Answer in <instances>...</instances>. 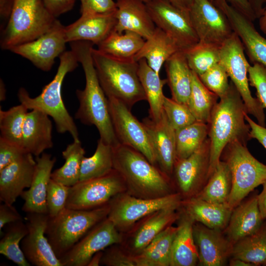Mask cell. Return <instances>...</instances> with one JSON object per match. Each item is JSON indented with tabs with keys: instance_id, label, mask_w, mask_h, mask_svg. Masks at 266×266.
I'll return each instance as SVG.
<instances>
[{
	"instance_id": "cell-33",
	"label": "cell",
	"mask_w": 266,
	"mask_h": 266,
	"mask_svg": "<svg viewBox=\"0 0 266 266\" xmlns=\"http://www.w3.org/2000/svg\"><path fill=\"white\" fill-rule=\"evenodd\" d=\"M177 226L170 225L159 233L139 254L133 256L136 266H170Z\"/></svg>"
},
{
	"instance_id": "cell-60",
	"label": "cell",
	"mask_w": 266,
	"mask_h": 266,
	"mask_svg": "<svg viewBox=\"0 0 266 266\" xmlns=\"http://www.w3.org/2000/svg\"><path fill=\"white\" fill-rule=\"evenodd\" d=\"M103 250L95 254L87 266H99L100 265Z\"/></svg>"
},
{
	"instance_id": "cell-58",
	"label": "cell",
	"mask_w": 266,
	"mask_h": 266,
	"mask_svg": "<svg viewBox=\"0 0 266 266\" xmlns=\"http://www.w3.org/2000/svg\"><path fill=\"white\" fill-rule=\"evenodd\" d=\"M250 5L258 19L264 11L266 0H249Z\"/></svg>"
},
{
	"instance_id": "cell-19",
	"label": "cell",
	"mask_w": 266,
	"mask_h": 266,
	"mask_svg": "<svg viewBox=\"0 0 266 266\" xmlns=\"http://www.w3.org/2000/svg\"><path fill=\"white\" fill-rule=\"evenodd\" d=\"M49 215L28 213V233L22 240L21 248L28 261L35 266H63L53 251L45 232Z\"/></svg>"
},
{
	"instance_id": "cell-11",
	"label": "cell",
	"mask_w": 266,
	"mask_h": 266,
	"mask_svg": "<svg viewBox=\"0 0 266 266\" xmlns=\"http://www.w3.org/2000/svg\"><path fill=\"white\" fill-rule=\"evenodd\" d=\"M126 192L125 183L114 169L96 178L80 181L69 187L66 207L90 210L105 204L116 195Z\"/></svg>"
},
{
	"instance_id": "cell-50",
	"label": "cell",
	"mask_w": 266,
	"mask_h": 266,
	"mask_svg": "<svg viewBox=\"0 0 266 266\" xmlns=\"http://www.w3.org/2000/svg\"><path fill=\"white\" fill-rule=\"evenodd\" d=\"M80 12L82 14H105L117 10L116 2L113 0H80Z\"/></svg>"
},
{
	"instance_id": "cell-46",
	"label": "cell",
	"mask_w": 266,
	"mask_h": 266,
	"mask_svg": "<svg viewBox=\"0 0 266 266\" xmlns=\"http://www.w3.org/2000/svg\"><path fill=\"white\" fill-rule=\"evenodd\" d=\"M198 76L203 84L219 98L224 96L229 90V77L220 62Z\"/></svg>"
},
{
	"instance_id": "cell-14",
	"label": "cell",
	"mask_w": 266,
	"mask_h": 266,
	"mask_svg": "<svg viewBox=\"0 0 266 266\" xmlns=\"http://www.w3.org/2000/svg\"><path fill=\"white\" fill-rule=\"evenodd\" d=\"M107 99L112 124L119 143L140 152L156 166L154 154L142 123L124 103L114 98Z\"/></svg>"
},
{
	"instance_id": "cell-29",
	"label": "cell",
	"mask_w": 266,
	"mask_h": 266,
	"mask_svg": "<svg viewBox=\"0 0 266 266\" xmlns=\"http://www.w3.org/2000/svg\"><path fill=\"white\" fill-rule=\"evenodd\" d=\"M178 225L172 245L170 266H194L199 253L193 235L195 221L180 208Z\"/></svg>"
},
{
	"instance_id": "cell-13",
	"label": "cell",
	"mask_w": 266,
	"mask_h": 266,
	"mask_svg": "<svg viewBox=\"0 0 266 266\" xmlns=\"http://www.w3.org/2000/svg\"><path fill=\"white\" fill-rule=\"evenodd\" d=\"M210 147V140L207 137L190 156L176 160L171 179L182 200L196 196L208 180Z\"/></svg>"
},
{
	"instance_id": "cell-12",
	"label": "cell",
	"mask_w": 266,
	"mask_h": 266,
	"mask_svg": "<svg viewBox=\"0 0 266 266\" xmlns=\"http://www.w3.org/2000/svg\"><path fill=\"white\" fill-rule=\"evenodd\" d=\"M146 5L156 26L170 36L180 51H185L199 42L189 11L178 8L166 0H153Z\"/></svg>"
},
{
	"instance_id": "cell-55",
	"label": "cell",
	"mask_w": 266,
	"mask_h": 266,
	"mask_svg": "<svg viewBox=\"0 0 266 266\" xmlns=\"http://www.w3.org/2000/svg\"><path fill=\"white\" fill-rule=\"evenodd\" d=\"M236 10L254 22L257 18L250 5L249 0H226Z\"/></svg>"
},
{
	"instance_id": "cell-16",
	"label": "cell",
	"mask_w": 266,
	"mask_h": 266,
	"mask_svg": "<svg viewBox=\"0 0 266 266\" xmlns=\"http://www.w3.org/2000/svg\"><path fill=\"white\" fill-rule=\"evenodd\" d=\"M123 234L107 217L92 228L59 259L63 266H87L96 253L120 244Z\"/></svg>"
},
{
	"instance_id": "cell-40",
	"label": "cell",
	"mask_w": 266,
	"mask_h": 266,
	"mask_svg": "<svg viewBox=\"0 0 266 266\" xmlns=\"http://www.w3.org/2000/svg\"><path fill=\"white\" fill-rule=\"evenodd\" d=\"M113 169V146L100 138L94 154L82 159L79 181L104 176Z\"/></svg>"
},
{
	"instance_id": "cell-25",
	"label": "cell",
	"mask_w": 266,
	"mask_h": 266,
	"mask_svg": "<svg viewBox=\"0 0 266 266\" xmlns=\"http://www.w3.org/2000/svg\"><path fill=\"white\" fill-rule=\"evenodd\" d=\"M36 166L31 185L24 190L20 197L24 200L22 209L28 213L48 214L46 203L48 184L51 179L52 170L56 159L43 152L36 157Z\"/></svg>"
},
{
	"instance_id": "cell-8",
	"label": "cell",
	"mask_w": 266,
	"mask_h": 266,
	"mask_svg": "<svg viewBox=\"0 0 266 266\" xmlns=\"http://www.w3.org/2000/svg\"><path fill=\"white\" fill-rule=\"evenodd\" d=\"M222 153L232 180L227 204L233 210L255 188L266 181V165L257 160L246 145L238 141L228 144Z\"/></svg>"
},
{
	"instance_id": "cell-2",
	"label": "cell",
	"mask_w": 266,
	"mask_h": 266,
	"mask_svg": "<svg viewBox=\"0 0 266 266\" xmlns=\"http://www.w3.org/2000/svg\"><path fill=\"white\" fill-rule=\"evenodd\" d=\"M215 105L208 126L210 159L208 177L220 161L230 143L238 141L246 145L251 138L250 127L245 119L247 113L243 100L232 81L227 93Z\"/></svg>"
},
{
	"instance_id": "cell-15",
	"label": "cell",
	"mask_w": 266,
	"mask_h": 266,
	"mask_svg": "<svg viewBox=\"0 0 266 266\" xmlns=\"http://www.w3.org/2000/svg\"><path fill=\"white\" fill-rule=\"evenodd\" d=\"M189 13L199 42L221 47L233 33L226 15L210 0H195Z\"/></svg>"
},
{
	"instance_id": "cell-3",
	"label": "cell",
	"mask_w": 266,
	"mask_h": 266,
	"mask_svg": "<svg viewBox=\"0 0 266 266\" xmlns=\"http://www.w3.org/2000/svg\"><path fill=\"white\" fill-rule=\"evenodd\" d=\"M113 150V168L122 177L127 193L139 198L156 199L176 192L171 179L140 152L120 143Z\"/></svg>"
},
{
	"instance_id": "cell-54",
	"label": "cell",
	"mask_w": 266,
	"mask_h": 266,
	"mask_svg": "<svg viewBox=\"0 0 266 266\" xmlns=\"http://www.w3.org/2000/svg\"><path fill=\"white\" fill-rule=\"evenodd\" d=\"M245 119L250 127L251 138L257 139L266 150V128L254 122L248 113L245 114Z\"/></svg>"
},
{
	"instance_id": "cell-7",
	"label": "cell",
	"mask_w": 266,
	"mask_h": 266,
	"mask_svg": "<svg viewBox=\"0 0 266 266\" xmlns=\"http://www.w3.org/2000/svg\"><path fill=\"white\" fill-rule=\"evenodd\" d=\"M56 20L42 0H15L2 34L1 48L11 50L37 38L49 31Z\"/></svg>"
},
{
	"instance_id": "cell-24",
	"label": "cell",
	"mask_w": 266,
	"mask_h": 266,
	"mask_svg": "<svg viewBox=\"0 0 266 266\" xmlns=\"http://www.w3.org/2000/svg\"><path fill=\"white\" fill-rule=\"evenodd\" d=\"M116 11L81 14L78 20L65 27L66 42L88 41L98 45L114 30L117 21Z\"/></svg>"
},
{
	"instance_id": "cell-45",
	"label": "cell",
	"mask_w": 266,
	"mask_h": 266,
	"mask_svg": "<svg viewBox=\"0 0 266 266\" xmlns=\"http://www.w3.org/2000/svg\"><path fill=\"white\" fill-rule=\"evenodd\" d=\"M163 111L175 131L187 126L196 120L188 106L165 96Z\"/></svg>"
},
{
	"instance_id": "cell-59",
	"label": "cell",
	"mask_w": 266,
	"mask_h": 266,
	"mask_svg": "<svg viewBox=\"0 0 266 266\" xmlns=\"http://www.w3.org/2000/svg\"><path fill=\"white\" fill-rule=\"evenodd\" d=\"M173 6L181 10L189 11L195 0H166Z\"/></svg>"
},
{
	"instance_id": "cell-5",
	"label": "cell",
	"mask_w": 266,
	"mask_h": 266,
	"mask_svg": "<svg viewBox=\"0 0 266 266\" xmlns=\"http://www.w3.org/2000/svg\"><path fill=\"white\" fill-rule=\"evenodd\" d=\"M59 57V66L54 78L43 87L39 95L31 97L25 88H21L18 98L28 109L41 111L51 117L59 133H68L73 140H79L78 131L64 103L61 91L66 75L75 69L79 62L71 50L65 51Z\"/></svg>"
},
{
	"instance_id": "cell-62",
	"label": "cell",
	"mask_w": 266,
	"mask_h": 266,
	"mask_svg": "<svg viewBox=\"0 0 266 266\" xmlns=\"http://www.w3.org/2000/svg\"><path fill=\"white\" fill-rule=\"evenodd\" d=\"M231 266H253L250 263L246 262L240 259L233 258L230 262Z\"/></svg>"
},
{
	"instance_id": "cell-35",
	"label": "cell",
	"mask_w": 266,
	"mask_h": 266,
	"mask_svg": "<svg viewBox=\"0 0 266 266\" xmlns=\"http://www.w3.org/2000/svg\"><path fill=\"white\" fill-rule=\"evenodd\" d=\"M145 41L141 35L134 32L127 31L119 33L113 30L98 45V49L118 59H133Z\"/></svg>"
},
{
	"instance_id": "cell-36",
	"label": "cell",
	"mask_w": 266,
	"mask_h": 266,
	"mask_svg": "<svg viewBox=\"0 0 266 266\" xmlns=\"http://www.w3.org/2000/svg\"><path fill=\"white\" fill-rule=\"evenodd\" d=\"M232 185L230 167L225 161L220 160L205 186L195 197L211 202L227 203Z\"/></svg>"
},
{
	"instance_id": "cell-18",
	"label": "cell",
	"mask_w": 266,
	"mask_h": 266,
	"mask_svg": "<svg viewBox=\"0 0 266 266\" xmlns=\"http://www.w3.org/2000/svg\"><path fill=\"white\" fill-rule=\"evenodd\" d=\"M65 28L57 20L45 33L33 41L15 46L10 51L29 60L39 69L49 71L55 59L65 51L67 42Z\"/></svg>"
},
{
	"instance_id": "cell-38",
	"label": "cell",
	"mask_w": 266,
	"mask_h": 266,
	"mask_svg": "<svg viewBox=\"0 0 266 266\" xmlns=\"http://www.w3.org/2000/svg\"><path fill=\"white\" fill-rule=\"evenodd\" d=\"M3 229L0 234V253L19 266H31L20 246L22 240L28 233L26 223L21 220L7 224Z\"/></svg>"
},
{
	"instance_id": "cell-57",
	"label": "cell",
	"mask_w": 266,
	"mask_h": 266,
	"mask_svg": "<svg viewBox=\"0 0 266 266\" xmlns=\"http://www.w3.org/2000/svg\"><path fill=\"white\" fill-rule=\"evenodd\" d=\"M263 190L261 193L257 195L258 203L262 218H266V181L263 184Z\"/></svg>"
},
{
	"instance_id": "cell-52",
	"label": "cell",
	"mask_w": 266,
	"mask_h": 266,
	"mask_svg": "<svg viewBox=\"0 0 266 266\" xmlns=\"http://www.w3.org/2000/svg\"><path fill=\"white\" fill-rule=\"evenodd\" d=\"M49 12L57 17L71 10L75 0H42Z\"/></svg>"
},
{
	"instance_id": "cell-53",
	"label": "cell",
	"mask_w": 266,
	"mask_h": 266,
	"mask_svg": "<svg viewBox=\"0 0 266 266\" xmlns=\"http://www.w3.org/2000/svg\"><path fill=\"white\" fill-rule=\"evenodd\" d=\"M22 220V217L13 204L3 202L0 205V233L5 225Z\"/></svg>"
},
{
	"instance_id": "cell-63",
	"label": "cell",
	"mask_w": 266,
	"mask_h": 266,
	"mask_svg": "<svg viewBox=\"0 0 266 266\" xmlns=\"http://www.w3.org/2000/svg\"><path fill=\"white\" fill-rule=\"evenodd\" d=\"M6 98V89L5 85L1 79L0 81V100L3 101Z\"/></svg>"
},
{
	"instance_id": "cell-6",
	"label": "cell",
	"mask_w": 266,
	"mask_h": 266,
	"mask_svg": "<svg viewBox=\"0 0 266 266\" xmlns=\"http://www.w3.org/2000/svg\"><path fill=\"white\" fill-rule=\"evenodd\" d=\"M109 202L90 210L65 207L49 219L45 234L54 253L60 259L92 228L107 217Z\"/></svg>"
},
{
	"instance_id": "cell-41",
	"label": "cell",
	"mask_w": 266,
	"mask_h": 266,
	"mask_svg": "<svg viewBox=\"0 0 266 266\" xmlns=\"http://www.w3.org/2000/svg\"><path fill=\"white\" fill-rule=\"evenodd\" d=\"M85 154L80 140H73L62 152L65 163L52 172L51 178L68 187L76 184L79 181L81 164Z\"/></svg>"
},
{
	"instance_id": "cell-44",
	"label": "cell",
	"mask_w": 266,
	"mask_h": 266,
	"mask_svg": "<svg viewBox=\"0 0 266 266\" xmlns=\"http://www.w3.org/2000/svg\"><path fill=\"white\" fill-rule=\"evenodd\" d=\"M220 51V46L199 42L183 52L191 70L200 75L219 63Z\"/></svg>"
},
{
	"instance_id": "cell-17",
	"label": "cell",
	"mask_w": 266,
	"mask_h": 266,
	"mask_svg": "<svg viewBox=\"0 0 266 266\" xmlns=\"http://www.w3.org/2000/svg\"><path fill=\"white\" fill-rule=\"evenodd\" d=\"M180 208L161 209L142 218L130 230L122 233L119 244L132 256L138 255L163 230L177 221Z\"/></svg>"
},
{
	"instance_id": "cell-20",
	"label": "cell",
	"mask_w": 266,
	"mask_h": 266,
	"mask_svg": "<svg viewBox=\"0 0 266 266\" xmlns=\"http://www.w3.org/2000/svg\"><path fill=\"white\" fill-rule=\"evenodd\" d=\"M141 122L154 154L156 166L171 179L176 160L175 131L164 111L159 121H154L147 117L143 118Z\"/></svg>"
},
{
	"instance_id": "cell-23",
	"label": "cell",
	"mask_w": 266,
	"mask_h": 266,
	"mask_svg": "<svg viewBox=\"0 0 266 266\" xmlns=\"http://www.w3.org/2000/svg\"><path fill=\"white\" fill-rule=\"evenodd\" d=\"M193 235L202 266H225L231 256L233 244L222 231L208 228L200 223L193 225Z\"/></svg>"
},
{
	"instance_id": "cell-22",
	"label": "cell",
	"mask_w": 266,
	"mask_h": 266,
	"mask_svg": "<svg viewBox=\"0 0 266 266\" xmlns=\"http://www.w3.org/2000/svg\"><path fill=\"white\" fill-rule=\"evenodd\" d=\"M36 161L26 153L0 170V200L13 204L26 188H30L34 175Z\"/></svg>"
},
{
	"instance_id": "cell-51",
	"label": "cell",
	"mask_w": 266,
	"mask_h": 266,
	"mask_svg": "<svg viewBox=\"0 0 266 266\" xmlns=\"http://www.w3.org/2000/svg\"><path fill=\"white\" fill-rule=\"evenodd\" d=\"M27 153L21 146L0 138V170Z\"/></svg>"
},
{
	"instance_id": "cell-37",
	"label": "cell",
	"mask_w": 266,
	"mask_h": 266,
	"mask_svg": "<svg viewBox=\"0 0 266 266\" xmlns=\"http://www.w3.org/2000/svg\"><path fill=\"white\" fill-rule=\"evenodd\" d=\"M219 97L208 89L192 71L191 94L187 106L197 121L208 124Z\"/></svg>"
},
{
	"instance_id": "cell-32",
	"label": "cell",
	"mask_w": 266,
	"mask_h": 266,
	"mask_svg": "<svg viewBox=\"0 0 266 266\" xmlns=\"http://www.w3.org/2000/svg\"><path fill=\"white\" fill-rule=\"evenodd\" d=\"M179 51L180 50L174 40L156 27L152 35L145 40L133 59L137 62L141 59H145L149 66L160 75L163 64Z\"/></svg>"
},
{
	"instance_id": "cell-39",
	"label": "cell",
	"mask_w": 266,
	"mask_h": 266,
	"mask_svg": "<svg viewBox=\"0 0 266 266\" xmlns=\"http://www.w3.org/2000/svg\"><path fill=\"white\" fill-rule=\"evenodd\" d=\"M231 256L253 266L266 265V225L234 243Z\"/></svg>"
},
{
	"instance_id": "cell-26",
	"label": "cell",
	"mask_w": 266,
	"mask_h": 266,
	"mask_svg": "<svg viewBox=\"0 0 266 266\" xmlns=\"http://www.w3.org/2000/svg\"><path fill=\"white\" fill-rule=\"evenodd\" d=\"M116 3L115 31L119 33L132 31L145 40L152 35L156 26L145 3L139 0H116Z\"/></svg>"
},
{
	"instance_id": "cell-34",
	"label": "cell",
	"mask_w": 266,
	"mask_h": 266,
	"mask_svg": "<svg viewBox=\"0 0 266 266\" xmlns=\"http://www.w3.org/2000/svg\"><path fill=\"white\" fill-rule=\"evenodd\" d=\"M138 74L149 105V117L158 121L163 114V104L165 95L164 86L167 83L166 79H162L148 65L144 59L138 61Z\"/></svg>"
},
{
	"instance_id": "cell-21",
	"label": "cell",
	"mask_w": 266,
	"mask_h": 266,
	"mask_svg": "<svg viewBox=\"0 0 266 266\" xmlns=\"http://www.w3.org/2000/svg\"><path fill=\"white\" fill-rule=\"evenodd\" d=\"M211 1L228 18L252 63H258L266 67V38L255 29L253 22L236 10L226 0Z\"/></svg>"
},
{
	"instance_id": "cell-48",
	"label": "cell",
	"mask_w": 266,
	"mask_h": 266,
	"mask_svg": "<svg viewBox=\"0 0 266 266\" xmlns=\"http://www.w3.org/2000/svg\"><path fill=\"white\" fill-rule=\"evenodd\" d=\"M100 265L106 266H136L133 256L119 244H112L103 250Z\"/></svg>"
},
{
	"instance_id": "cell-28",
	"label": "cell",
	"mask_w": 266,
	"mask_h": 266,
	"mask_svg": "<svg viewBox=\"0 0 266 266\" xmlns=\"http://www.w3.org/2000/svg\"><path fill=\"white\" fill-rule=\"evenodd\" d=\"M263 221L257 196L252 197L233 209L225 229L227 237L233 245L242 238L258 232L262 227Z\"/></svg>"
},
{
	"instance_id": "cell-49",
	"label": "cell",
	"mask_w": 266,
	"mask_h": 266,
	"mask_svg": "<svg viewBox=\"0 0 266 266\" xmlns=\"http://www.w3.org/2000/svg\"><path fill=\"white\" fill-rule=\"evenodd\" d=\"M249 84L256 90L257 98L262 106L266 108V67L254 63L248 69Z\"/></svg>"
},
{
	"instance_id": "cell-42",
	"label": "cell",
	"mask_w": 266,
	"mask_h": 266,
	"mask_svg": "<svg viewBox=\"0 0 266 266\" xmlns=\"http://www.w3.org/2000/svg\"><path fill=\"white\" fill-rule=\"evenodd\" d=\"M208 134V124L197 121L176 130V160L185 159L192 155L203 143Z\"/></svg>"
},
{
	"instance_id": "cell-47",
	"label": "cell",
	"mask_w": 266,
	"mask_h": 266,
	"mask_svg": "<svg viewBox=\"0 0 266 266\" xmlns=\"http://www.w3.org/2000/svg\"><path fill=\"white\" fill-rule=\"evenodd\" d=\"M69 187L50 179L48 184L46 203L48 215L52 218L58 215L66 207Z\"/></svg>"
},
{
	"instance_id": "cell-10",
	"label": "cell",
	"mask_w": 266,
	"mask_h": 266,
	"mask_svg": "<svg viewBox=\"0 0 266 266\" xmlns=\"http://www.w3.org/2000/svg\"><path fill=\"white\" fill-rule=\"evenodd\" d=\"M182 200L181 196L177 192L159 198L143 199L125 192L109 201L107 218L120 233H124L137 221L153 212L166 207H180Z\"/></svg>"
},
{
	"instance_id": "cell-9",
	"label": "cell",
	"mask_w": 266,
	"mask_h": 266,
	"mask_svg": "<svg viewBox=\"0 0 266 266\" xmlns=\"http://www.w3.org/2000/svg\"><path fill=\"white\" fill-rule=\"evenodd\" d=\"M220 57L219 62L239 93L247 113L256 118L258 124L265 127L264 108L257 98L252 96L249 87L250 64L245 57L243 44L234 32L220 47Z\"/></svg>"
},
{
	"instance_id": "cell-30",
	"label": "cell",
	"mask_w": 266,
	"mask_h": 266,
	"mask_svg": "<svg viewBox=\"0 0 266 266\" xmlns=\"http://www.w3.org/2000/svg\"><path fill=\"white\" fill-rule=\"evenodd\" d=\"M181 207L195 222L221 231L227 227L233 211L226 203L211 202L196 197L183 200Z\"/></svg>"
},
{
	"instance_id": "cell-56",
	"label": "cell",
	"mask_w": 266,
	"mask_h": 266,
	"mask_svg": "<svg viewBox=\"0 0 266 266\" xmlns=\"http://www.w3.org/2000/svg\"><path fill=\"white\" fill-rule=\"evenodd\" d=\"M15 0H0V15L3 20H8Z\"/></svg>"
},
{
	"instance_id": "cell-27",
	"label": "cell",
	"mask_w": 266,
	"mask_h": 266,
	"mask_svg": "<svg viewBox=\"0 0 266 266\" xmlns=\"http://www.w3.org/2000/svg\"><path fill=\"white\" fill-rule=\"evenodd\" d=\"M50 117L35 109L28 112L24 121L22 146L24 150L38 157L53 146L52 123Z\"/></svg>"
},
{
	"instance_id": "cell-43",
	"label": "cell",
	"mask_w": 266,
	"mask_h": 266,
	"mask_svg": "<svg viewBox=\"0 0 266 266\" xmlns=\"http://www.w3.org/2000/svg\"><path fill=\"white\" fill-rule=\"evenodd\" d=\"M28 110L22 103L7 110L0 109V138L22 147L23 128Z\"/></svg>"
},
{
	"instance_id": "cell-64",
	"label": "cell",
	"mask_w": 266,
	"mask_h": 266,
	"mask_svg": "<svg viewBox=\"0 0 266 266\" xmlns=\"http://www.w3.org/2000/svg\"><path fill=\"white\" fill-rule=\"evenodd\" d=\"M139 0L142 1L143 2L146 3L149 2H150V1H152L153 0Z\"/></svg>"
},
{
	"instance_id": "cell-31",
	"label": "cell",
	"mask_w": 266,
	"mask_h": 266,
	"mask_svg": "<svg viewBox=\"0 0 266 266\" xmlns=\"http://www.w3.org/2000/svg\"><path fill=\"white\" fill-rule=\"evenodd\" d=\"M165 64L167 83L172 99L187 105L191 91L192 70L184 52L182 51L176 52Z\"/></svg>"
},
{
	"instance_id": "cell-1",
	"label": "cell",
	"mask_w": 266,
	"mask_h": 266,
	"mask_svg": "<svg viewBox=\"0 0 266 266\" xmlns=\"http://www.w3.org/2000/svg\"><path fill=\"white\" fill-rule=\"evenodd\" d=\"M69 43L71 50L82 65L86 81L84 89L76 91L79 105L75 118L85 125L95 126L99 131L100 138L115 146L119 142L112 124L108 99L100 84L92 58L94 44L88 41Z\"/></svg>"
},
{
	"instance_id": "cell-61",
	"label": "cell",
	"mask_w": 266,
	"mask_h": 266,
	"mask_svg": "<svg viewBox=\"0 0 266 266\" xmlns=\"http://www.w3.org/2000/svg\"><path fill=\"white\" fill-rule=\"evenodd\" d=\"M258 19L259 28L261 31L266 34V4L264 11Z\"/></svg>"
},
{
	"instance_id": "cell-4",
	"label": "cell",
	"mask_w": 266,
	"mask_h": 266,
	"mask_svg": "<svg viewBox=\"0 0 266 266\" xmlns=\"http://www.w3.org/2000/svg\"><path fill=\"white\" fill-rule=\"evenodd\" d=\"M92 58L97 74L107 98L119 100L130 109L147 98L138 74V62L121 59L93 48Z\"/></svg>"
}]
</instances>
